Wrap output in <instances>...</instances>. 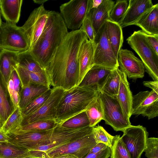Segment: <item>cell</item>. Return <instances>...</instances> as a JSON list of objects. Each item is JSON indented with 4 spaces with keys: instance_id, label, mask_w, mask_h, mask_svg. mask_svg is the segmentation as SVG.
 <instances>
[{
    "instance_id": "6da1fadb",
    "label": "cell",
    "mask_w": 158,
    "mask_h": 158,
    "mask_svg": "<svg viewBox=\"0 0 158 158\" xmlns=\"http://www.w3.org/2000/svg\"><path fill=\"white\" fill-rule=\"evenodd\" d=\"M86 39V34L80 29L68 33L44 70L50 87L67 90L77 86L78 52Z\"/></svg>"
},
{
    "instance_id": "7a4b0ae2",
    "label": "cell",
    "mask_w": 158,
    "mask_h": 158,
    "mask_svg": "<svg viewBox=\"0 0 158 158\" xmlns=\"http://www.w3.org/2000/svg\"><path fill=\"white\" fill-rule=\"evenodd\" d=\"M68 32L60 13L49 10L48 18L41 35L35 46L29 50L44 70Z\"/></svg>"
},
{
    "instance_id": "3957f363",
    "label": "cell",
    "mask_w": 158,
    "mask_h": 158,
    "mask_svg": "<svg viewBox=\"0 0 158 158\" xmlns=\"http://www.w3.org/2000/svg\"><path fill=\"white\" fill-rule=\"evenodd\" d=\"M99 92L88 87L78 85L65 90L57 107L56 122L61 123L85 111L96 100Z\"/></svg>"
},
{
    "instance_id": "277c9868",
    "label": "cell",
    "mask_w": 158,
    "mask_h": 158,
    "mask_svg": "<svg viewBox=\"0 0 158 158\" xmlns=\"http://www.w3.org/2000/svg\"><path fill=\"white\" fill-rule=\"evenodd\" d=\"M127 41L141 58L146 72L153 81H158V55L148 43L143 32L135 31Z\"/></svg>"
},
{
    "instance_id": "5b68a950",
    "label": "cell",
    "mask_w": 158,
    "mask_h": 158,
    "mask_svg": "<svg viewBox=\"0 0 158 158\" xmlns=\"http://www.w3.org/2000/svg\"><path fill=\"white\" fill-rule=\"evenodd\" d=\"M105 123L116 131H123L131 126L129 118L124 113L117 97L110 96L99 92Z\"/></svg>"
},
{
    "instance_id": "8992f818",
    "label": "cell",
    "mask_w": 158,
    "mask_h": 158,
    "mask_svg": "<svg viewBox=\"0 0 158 158\" xmlns=\"http://www.w3.org/2000/svg\"><path fill=\"white\" fill-rule=\"evenodd\" d=\"M0 50L19 53L29 50L27 38L21 27L7 22H2L0 31Z\"/></svg>"
},
{
    "instance_id": "52a82bcc",
    "label": "cell",
    "mask_w": 158,
    "mask_h": 158,
    "mask_svg": "<svg viewBox=\"0 0 158 158\" xmlns=\"http://www.w3.org/2000/svg\"><path fill=\"white\" fill-rule=\"evenodd\" d=\"M92 3V0H71L61 5L60 14L67 28L72 31L80 29Z\"/></svg>"
},
{
    "instance_id": "ba28073f",
    "label": "cell",
    "mask_w": 158,
    "mask_h": 158,
    "mask_svg": "<svg viewBox=\"0 0 158 158\" xmlns=\"http://www.w3.org/2000/svg\"><path fill=\"white\" fill-rule=\"evenodd\" d=\"M94 127L88 126L77 129H68L57 123L53 129L49 143L33 150L46 152L80 138L92 134Z\"/></svg>"
},
{
    "instance_id": "9c48e42d",
    "label": "cell",
    "mask_w": 158,
    "mask_h": 158,
    "mask_svg": "<svg viewBox=\"0 0 158 158\" xmlns=\"http://www.w3.org/2000/svg\"><path fill=\"white\" fill-rule=\"evenodd\" d=\"M121 137L131 158H141L146 148L148 133L142 126L131 125L125 129Z\"/></svg>"
},
{
    "instance_id": "30bf717a",
    "label": "cell",
    "mask_w": 158,
    "mask_h": 158,
    "mask_svg": "<svg viewBox=\"0 0 158 158\" xmlns=\"http://www.w3.org/2000/svg\"><path fill=\"white\" fill-rule=\"evenodd\" d=\"M95 42L96 45L93 66H99L111 69L119 67L117 58L107 37L106 23L96 37Z\"/></svg>"
},
{
    "instance_id": "8fae6325",
    "label": "cell",
    "mask_w": 158,
    "mask_h": 158,
    "mask_svg": "<svg viewBox=\"0 0 158 158\" xmlns=\"http://www.w3.org/2000/svg\"><path fill=\"white\" fill-rule=\"evenodd\" d=\"M49 10L42 4L34 9L23 25L21 27L27 39L30 50L41 35L48 17Z\"/></svg>"
},
{
    "instance_id": "7c38bea8",
    "label": "cell",
    "mask_w": 158,
    "mask_h": 158,
    "mask_svg": "<svg viewBox=\"0 0 158 158\" xmlns=\"http://www.w3.org/2000/svg\"><path fill=\"white\" fill-rule=\"evenodd\" d=\"M65 91L59 88H52L51 94L43 104L35 111L23 117L21 127L39 120H56L57 107Z\"/></svg>"
},
{
    "instance_id": "4fadbf2b",
    "label": "cell",
    "mask_w": 158,
    "mask_h": 158,
    "mask_svg": "<svg viewBox=\"0 0 158 158\" xmlns=\"http://www.w3.org/2000/svg\"><path fill=\"white\" fill-rule=\"evenodd\" d=\"M97 143L92 134L59 147L45 153L49 158L70 154L84 158Z\"/></svg>"
},
{
    "instance_id": "5bb4252c",
    "label": "cell",
    "mask_w": 158,
    "mask_h": 158,
    "mask_svg": "<svg viewBox=\"0 0 158 158\" xmlns=\"http://www.w3.org/2000/svg\"><path fill=\"white\" fill-rule=\"evenodd\" d=\"M132 115H140L148 119L158 116V94L152 90L141 91L133 95Z\"/></svg>"
},
{
    "instance_id": "9a60e30c",
    "label": "cell",
    "mask_w": 158,
    "mask_h": 158,
    "mask_svg": "<svg viewBox=\"0 0 158 158\" xmlns=\"http://www.w3.org/2000/svg\"><path fill=\"white\" fill-rule=\"evenodd\" d=\"M53 129L42 131H18L8 135L9 142L29 150H33L49 143Z\"/></svg>"
},
{
    "instance_id": "2e32d148",
    "label": "cell",
    "mask_w": 158,
    "mask_h": 158,
    "mask_svg": "<svg viewBox=\"0 0 158 158\" xmlns=\"http://www.w3.org/2000/svg\"><path fill=\"white\" fill-rule=\"evenodd\" d=\"M117 59L119 69L128 78L135 79L144 77L143 64L132 51L121 48L118 53Z\"/></svg>"
},
{
    "instance_id": "e0dca14e",
    "label": "cell",
    "mask_w": 158,
    "mask_h": 158,
    "mask_svg": "<svg viewBox=\"0 0 158 158\" xmlns=\"http://www.w3.org/2000/svg\"><path fill=\"white\" fill-rule=\"evenodd\" d=\"M1 158H49L43 152L29 150L9 141H0Z\"/></svg>"
},
{
    "instance_id": "ac0fdd59",
    "label": "cell",
    "mask_w": 158,
    "mask_h": 158,
    "mask_svg": "<svg viewBox=\"0 0 158 158\" xmlns=\"http://www.w3.org/2000/svg\"><path fill=\"white\" fill-rule=\"evenodd\" d=\"M126 13L119 24L122 28L134 25L139 18L153 5L151 0H130Z\"/></svg>"
},
{
    "instance_id": "d6986e66",
    "label": "cell",
    "mask_w": 158,
    "mask_h": 158,
    "mask_svg": "<svg viewBox=\"0 0 158 158\" xmlns=\"http://www.w3.org/2000/svg\"><path fill=\"white\" fill-rule=\"evenodd\" d=\"M112 69L94 65L88 71L78 86H86L100 92Z\"/></svg>"
},
{
    "instance_id": "ffe728a7",
    "label": "cell",
    "mask_w": 158,
    "mask_h": 158,
    "mask_svg": "<svg viewBox=\"0 0 158 158\" xmlns=\"http://www.w3.org/2000/svg\"><path fill=\"white\" fill-rule=\"evenodd\" d=\"M114 4L112 0H103L98 7L91 8L89 11L87 16L92 24L96 37L106 21L110 19V14Z\"/></svg>"
},
{
    "instance_id": "44dd1931",
    "label": "cell",
    "mask_w": 158,
    "mask_h": 158,
    "mask_svg": "<svg viewBox=\"0 0 158 158\" xmlns=\"http://www.w3.org/2000/svg\"><path fill=\"white\" fill-rule=\"evenodd\" d=\"M96 43L86 39L81 44L78 52L79 76L77 85L84 77L93 66V60Z\"/></svg>"
},
{
    "instance_id": "7402d4cb",
    "label": "cell",
    "mask_w": 158,
    "mask_h": 158,
    "mask_svg": "<svg viewBox=\"0 0 158 158\" xmlns=\"http://www.w3.org/2000/svg\"><path fill=\"white\" fill-rule=\"evenodd\" d=\"M120 77L119 88L117 98L122 109L129 118L132 115L131 109L133 95L125 74L119 69Z\"/></svg>"
},
{
    "instance_id": "603a6c76",
    "label": "cell",
    "mask_w": 158,
    "mask_h": 158,
    "mask_svg": "<svg viewBox=\"0 0 158 158\" xmlns=\"http://www.w3.org/2000/svg\"><path fill=\"white\" fill-rule=\"evenodd\" d=\"M134 25L140 27L147 34L158 35V4L146 11Z\"/></svg>"
},
{
    "instance_id": "cb8c5ba5",
    "label": "cell",
    "mask_w": 158,
    "mask_h": 158,
    "mask_svg": "<svg viewBox=\"0 0 158 158\" xmlns=\"http://www.w3.org/2000/svg\"><path fill=\"white\" fill-rule=\"evenodd\" d=\"M18 53L5 50L0 51V74L7 85L12 72L18 65Z\"/></svg>"
},
{
    "instance_id": "d4e9b609",
    "label": "cell",
    "mask_w": 158,
    "mask_h": 158,
    "mask_svg": "<svg viewBox=\"0 0 158 158\" xmlns=\"http://www.w3.org/2000/svg\"><path fill=\"white\" fill-rule=\"evenodd\" d=\"M23 1L0 0L1 13L6 22L16 24L19 21Z\"/></svg>"
},
{
    "instance_id": "484cf974",
    "label": "cell",
    "mask_w": 158,
    "mask_h": 158,
    "mask_svg": "<svg viewBox=\"0 0 158 158\" xmlns=\"http://www.w3.org/2000/svg\"><path fill=\"white\" fill-rule=\"evenodd\" d=\"M107 37L114 53L118 58L123 41L122 28L119 24L110 20L106 23Z\"/></svg>"
},
{
    "instance_id": "4316f807",
    "label": "cell",
    "mask_w": 158,
    "mask_h": 158,
    "mask_svg": "<svg viewBox=\"0 0 158 158\" xmlns=\"http://www.w3.org/2000/svg\"><path fill=\"white\" fill-rule=\"evenodd\" d=\"M16 69L20 81L22 88L30 84L42 85L50 87L45 73L31 72L18 65Z\"/></svg>"
},
{
    "instance_id": "83f0119b",
    "label": "cell",
    "mask_w": 158,
    "mask_h": 158,
    "mask_svg": "<svg viewBox=\"0 0 158 158\" xmlns=\"http://www.w3.org/2000/svg\"><path fill=\"white\" fill-rule=\"evenodd\" d=\"M50 87L43 85L30 84L22 88L19 106L22 109Z\"/></svg>"
},
{
    "instance_id": "f1b7e54d",
    "label": "cell",
    "mask_w": 158,
    "mask_h": 158,
    "mask_svg": "<svg viewBox=\"0 0 158 158\" xmlns=\"http://www.w3.org/2000/svg\"><path fill=\"white\" fill-rule=\"evenodd\" d=\"M14 110L7 85L0 74V118L3 124Z\"/></svg>"
},
{
    "instance_id": "f546056e",
    "label": "cell",
    "mask_w": 158,
    "mask_h": 158,
    "mask_svg": "<svg viewBox=\"0 0 158 158\" xmlns=\"http://www.w3.org/2000/svg\"><path fill=\"white\" fill-rule=\"evenodd\" d=\"M23 119L21 109L18 106L14 109L3 124L2 130L7 135L19 130Z\"/></svg>"
},
{
    "instance_id": "4dcf8cb0",
    "label": "cell",
    "mask_w": 158,
    "mask_h": 158,
    "mask_svg": "<svg viewBox=\"0 0 158 158\" xmlns=\"http://www.w3.org/2000/svg\"><path fill=\"white\" fill-rule=\"evenodd\" d=\"M119 69L118 67L112 70L100 92L110 96H117L120 82Z\"/></svg>"
},
{
    "instance_id": "1f68e13d",
    "label": "cell",
    "mask_w": 158,
    "mask_h": 158,
    "mask_svg": "<svg viewBox=\"0 0 158 158\" xmlns=\"http://www.w3.org/2000/svg\"><path fill=\"white\" fill-rule=\"evenodd\" d=\"M18 66L28 71L37 73H45L29 50L18 53Z\"/></svg>"
},
{
    "instance_id": "d6a6232c",
    "label": "cell",
    "mask_w": 158,
    "mask_h": 158,
    "mask_svg": "<svg viewBox=\"0 0 158 158\" xmlns=\"http://www.w3.org/2000/svg\"><path fill=\"white\" fill-rule=\"evenodd\" d=\"M90 126L94 127L103 119L102 104L98 96L94 102L85 110Z\"/></svg>"
},
{
    "instance_id": "836d02e7",
    "label": "cell",
    "mask_w": 158,
    "mask_h": 158,
    "mask_svg": "<svg viewBox=\"0 0 158 158\" xmlns=\"http://www.w3.org/2000/svg\"><path fill=\"white\" fill-rule=\"evenodd\" d=\"M59 124L64 128L71 129L90 126L89 122L85 111L69 118Z\"/></svg>"
},
{
    "instance_id": "e575fe53",
    "label": "cell",
    "mask_w": 158,
    "mask_h": 158,
    "mask_svg": "<svg viewBox=\"0 0 158 158\" xmlns=\"http://www.w3.org/2000/svg\"><path fill=\"white\" fill-rule=\"evenodd\" d=\"M110 150V158H131L119 135L114 136Z\"/></svg>"
},
{
    "instance_id": "d590c367",
    "label": "cell",
    "mask_w": 158,
    "mask_h": 158,
    "mask_svg": "<svg viewBox=\"0 0 158 158\" xmlns=\"http://www.w3.org/2000/svg\"><path fill=\"white\" fill-rule=\"evenodd\" d=\"M57 124V123L54 120H39L22 126L18 131H47L53 129Z\"/></svg>"
},
{
    "instance_id": "8d00e7d4",
    "label": "cell",
    "mask_w": 158,
    "mask_h": 158,
    "mask_svg": "<svg viewBox=\"0 0 158 158\" xmlns=\"http://www.w3.org/2000/svg\"><path fill=\"white\" fill-rule=\"evenodd\" d=\"M52 88L48 89L21 109L23 117L39 109L48 98L51 93Z\"/></svg>"
},
{
    "instance_id": "74e56055",
    "label": "cell",
    "mask_w": 158,
    "mask_h": 158,
    "mask_svg": "<svg viewBox=\"0 0 158 158\" xmlns=\"http://www.w3.org/2000/svg\"><path fill=\"white\" fill-rule=\"evenodd\" d=\"M129 2L127 0H119L113 6L110 15V20L119 24L127 9Z\"/></svg>"
},
{
    "instance_id": "f35d334b",
    "label": "cell",
    "mask_w": 158,
    "mask_h": 158,
    "mask_svg": "<svg viewBox=\"0 0 158 158\" xmlns=\"http://www.w3.org/2000/svg\"><path fill=\"white\" fill-rule=\"evenodd\" d=\"M93 134L96 142L103 143L109 147L111 146L114 136L110 135L100 126L94 127Z\"/></svg>"
},
{
    "instance_id": "ab89813d",
    "label": "cell",
    "mask_w": 158,
    "mask_h": 158,
    "mask_svg": "<svg viewBox=\"0 0 158 158\" xmlns=\"http://www.w3.org/2000/svg\"><path fill=\"white\" fill-rule=\"evenodd\" d=\"M147 158H158V138H148L144 151Z\"/></svg>"
},
{
    "instance_id": "60d3db41",
    "label": "cell",
    "mask_w": 158,
    "mask_h": 158,
    "mask_svg": "<svg viewBox=\"0 0 158 158\" xmlns=\"http://www.w3.org/2000/svg\"><path fill=\"white\" fill-rule=\"evenodd\" d=\"M80 29L85 32L89 40L92 42L95 41L96 35L90 20L87 16L83 21Z\"/></svg>"
},
{
    "instance_id": "b9f144b4",
    "label": "cell",
    "mask_w": 158,
    "mask_h": 158,
    "mask_svg": "<svg viewBox=\"0 0 158 158\" xmlns=\"http://www.w3.org/2000/svg\"><path fill=\"white\" fill-rule=\"evenodd\" d=\"M10 78L13 81L15 91L20 95L22 88L20 81L16 68H15L12 70Z\"/></svg>"
},
{
    "instance_id": "7bdbcfd3",
    "label": "cell",
    "mask_w": 158,
    "mask_h": 158,
    "mask_svg": "<svg viewBox=\"0 0 158 158\" xmlns=\"http://www.w3.org/2000/svg\"><path fill=\"white\" fill-rule=\"evenodd\" d=\"M110 154V148L107 147L105 149L96 153H89L84 158H109Z\"/></svg>"
},
{
    "instance_id": "ee69618b",
    "label": "cell",
    "mask_w": 158,
    "mask_h": 158,
    "mask_svg": "<svg viewBox=\"0 0 158 158\" xmlns=\"http://www.w3.org/2000/svg\"><path fill=\"white\" fill-rule=\"evenodd\" d=\"M143 32L148 43L158 55V35H149Z\"/></svg>"
},
{
    "instance_id": "f6af8a7d",
    "label": "cell",
    "mask_w": 158,
    "mask_h": 158,
    "mask_svg": "<svg viewBox=\"0 0 158 158\" xmlns=\"http://www.w3.org/2000/svg\"><path fill=\"white\" fill-rule=\"evenodd\" d=\"M143 84L144 86L158 94V81H144L143 82Z\"/></svg>"
},
{
    "instance_id": "bcb514c9",
    "label": "cell",
    "mask_w": 158,
    "mask_h": 158,
    "mask_svg": "<svg viewBox=\"0 0 158 158\" xmlns=\"http://www.w3.org/2000/svg\"><path fill=\"white\" fill-rule=\"evenodd\" d=\"M108 146L105 144L101 143H97L90 150L89 153H96L106 148Z\"/></svg>"
},
{
    "instance_id": "7dc6e473",
    "label": "cell",
    "mask_w": 158,
    "mask_h": 158,
    "mask_svg": "<svg viewBox=\"0 0 158 158\" xmlns=\"http://www.w3.org/2000/svg\"><path fill=\"white\" fill-rule=\"evenodd\" d=\"M9 137L2 130H0V141H9Z\"/></svg>"
},
{
    "instance_id": "c3c4849f",
    "label": "cell",
    "mask_w": 158,
    "mask_h": 158,
    "mask_svg": "<svg viewBox=\"0 0 158 158\" xmlns=\"http://www.w3.org/2000/svg\"><path fill=\"white\" fill-rule=\"evenodd\" d=\"M103 0H92L91 8L98 7L101 3Z\"/></svg>"
},
{
    "instance_id": "681fc988",
    "label": "cell",
    "mask_w": 158,
    "mask_h": 158,
    "mask_svg": "<svg viewBox=\"0 0 158 158\" xmlns=\"http://www.w3.org/2000/svg\"><path fill=\"white\" fill-rule=\"evenodd\" d=\"M56 158H78L76 156L73 154H67L59 156Z\"/></svg>"
},
{
    "instance_id": "f907efd6",
    "label": "cell",
    "mask_w": 158,
    "mask_h": 158,
    "mask_svg": "<svg viewBox=\"0 0 158 158\" xmlns=\"http://www.w3.org/2000/svg\"><path fill=\"white\" fill-rule=\"evenodd\" d=\"M48 0H33V1L34 2V3H37L38 4H43L45 2H47Z\"/></svg>"
},
{
    "instance_id": "816d5d0a",
    "label": "cell",
    "mask_w": 158,
    "mask_h": 158,
    "mask_svg": "<svg viewBox=\"0 0 158 158\" xmlns=\"http://www.w3.org/2000/svg\"><path fill=\"white\" fill-rule=\"evenodd\" d=\"M3 125V123L0 118V130H2Z\"/></svg>"
},
{
    "instance_id": "f5cc1de1",
    "label": "cell",
    "mask_w": 158,
    "mask_h": 158,
    "mask_svg": "<svg viewBox=\"0 0 158 158\" xmlns=\"http://www.w3.org/2000/svg\"><path fill=\"white\" fill-rule=\"evenodd\" d=\"M2 21L1 16V14H0V31L1 27V25H2Z\"/></svg>"
},
{
    "instance_id": "db71d44e",
    "label": "cell",
    "mask_w": 158,
    "mask_h": 158,
    "mask_svg": "<svg viewBox=\"0 0 158 158\" xmlns=\"http://www.w3.org/2000/svg\"><path fill=\"white\" fill-rule=\"evenodd\" d=\"M0 158H1V157H0Z\"/></svg>"
}]
</instances>
